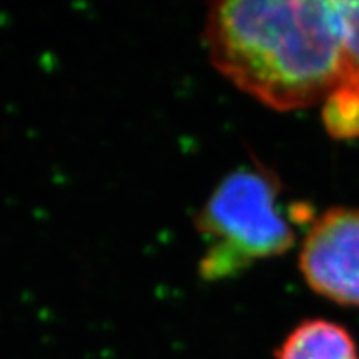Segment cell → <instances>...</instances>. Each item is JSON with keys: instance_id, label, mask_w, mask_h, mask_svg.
Here are the masks:
<instances>
[{"instance_id": "cell-1", "label": "cell", "mask_w": 359, "mask_h": 359, "mask_svg": "<svg viewBox=\"0 0 359 359\" xmlns=\"http://www.w3.org/2000/svg\"><path fill=\"white\" fill-rule=\"evenodd\" d=\"M203 43L224 79L278 111L321 103L351 64L334 4L323 0L212 4Z\"/></svg>"}, {"instance_id": "cell-2", "label": "cell", "mask_w": 359, "mask_h": 359, "mask_svg": "<svg viewBox=\"0 0 359 359\" xmlns=\"http://www.w3.org/2000/svg\"><path fill=\"white\" fill-rule=\"evenodd\" d=\"M283 200L280 178L263 165H243L224 175L195 218L205 245L201 280H230L255 263L288 253L306 208Z\"/></svg>"}, {"instance_id": "cell-3", "label": "cell", "mask_w": 359, "mask_h": 359, "mask_svg": "<svg viewBox=\"0 0 359 359\" xmlns=\"http://www.w3.org/2000/svg\"><path fill=\"white\" fill-rule=\"evenodd\" d=\"M299 271L316 294L359 308V208L334 206L314 219L299 250Z\"/></svg>"}, {"instance_id": "cell-4", "label": "cell", "mask_w": 359, "mask_h": 359, "mask_svg": "<svg viewBox=\"0 0 359 359\" xmlns=\"http://www.w3.org/2000/svg\"><path fill=\"white\" fill-rule=\"evenodd\" d=\"M275 359H359L351 333L338 323L306 320L283 339Z\"/></svg>"}, {"instance_id": "cell-5", "label": "cell", "mask_w": 359, "mask_h": 359, "mask_svg": "<svg viewBox=\"0 0 359 359\" xmlns=\"http://www.w3.org/2000/svg\"><path fill=\"white\" fill-rule=\"evenodd\" d=\"M320 105L323 125L330 137L336 140L359 138V67L354 62Z\"/></svg>"}, {"instance_id": "cell-6", "label": "cell", "mask_w": 359, "mask_h": 359, "mask_svg": "<svg viewBox=\"0 0 359 359\" xmlns=\"http://www.w3.org/2000/svg\"><path fill=\"white\" fill-rule=\"evenodd\" d=\"M333 4L344 52L359 67V0H336Z\"/></svg>"}]
</instances>
